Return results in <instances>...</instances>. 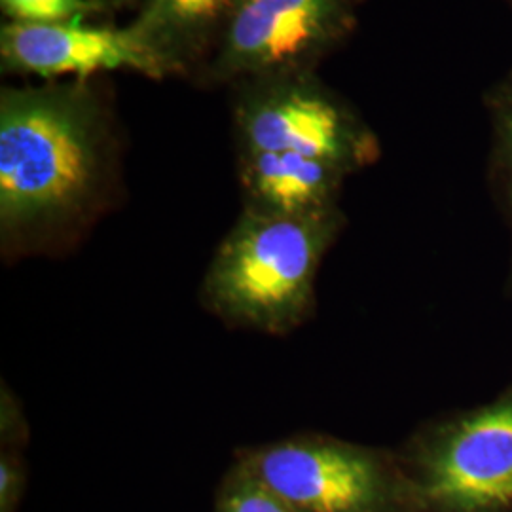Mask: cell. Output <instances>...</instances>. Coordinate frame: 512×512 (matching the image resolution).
I'll use <instances>...</instances> for the list:
<instances>
[{
  "label": "cell",
  "instance_id": "6da1fadb",
  "mask_svg": "<svg viewBox=\"0 0 512 512\" xmlns=\"http://www.w3.org/2000/svg\"><path fill=\"white\" fill-rule=\"evenodd\" d=\"M116 147L97 93L78 80L0 95L4 260L69 249L110 200Z\"/></svg>",
  "mask_w": 512,
  "mask_h": 512
},
{
  "label": "cell",
  "instance_id": "7a4b0ae2",
  "mask_svg": "<svg viewBox=\"0 0 512 512\" xmlns=\"http://www.w3.org/2000/svg\"><path fill=\"white\" fill-rule=\"evenodd\" d=\"M340 226L338 209L310 217L243 209L203 275V310L232 329H298L313 311L317 270Z\"/></svg>",
  "mask_w": 512,
  "mask_h": 512
},
{
  "label": "cell",
  "instance_id": "3957f363",
  "mask_svg": "<svg viewBox=\"0 0 512 512\" xmlns=\"http://www.w3.org/2000/svg\"><path fill=\"white\" fill-rule=\"evenodd\" d=\"M238 152H289L353 171L378 143L357 110L310 74L245 84L236 107Z\"/></svg>",
  "mask_w": 512,
  "mask_h": 512
},
{
  "label": "cell",
  "instance_id": "277c9868",
  "mask_svg": "<svg viewBox=\"0 0 512 512\" xmlns=\"http://www.w3.org/2000/svg\"><path fill=\"white\" fill-rule=\"evenodd\" d=\"M236 461L294 512H389L403 495L414 499L378 456L321 435L243 448Z\"/></svg>",
  "mask_w": 512,
  "mask_h": 512
},
{
  "label": "cell",
  "instance_id": "5b68a950",
  "mask_svg": "<svg viewBox=\"0 0 512 512\" xmlns=\"http://www.w3.org/2000/svg\"><path fill=\"white\" fill-rule=\"evenodd\" d=\"M363 0H241L213 55L219 80L310 74L355 31Z\"/></svg>",
  "mask_w": 512,
  "mask_h": 512
},
{
  "label": "cell",
  "instance_id": "8992f818",
  "mask_svg": "<svg viewBox=\"0 0 512 512\" xmlns=\"http://www.w3.org/2000/svg\"><path fill=\"white\" fill-rule=\"evenodd\" d=\"M410 490L416 505L446 512L495 511L512 503V403L459 421L429 446Z\"/></svg>",
  "mask_w": 512,
  "mask_h": 512
},
{
  "label": "cell",
  "instance_id": "52a82bcc",
  "mask_svg": "<svg viewBox=\"0 0 512 512\" xmlns=\"http://www.w3.org/2000/svg\"><path fill=\"white\" fill-rule=\"evenodd\" d=\"M2 69L55 78L73 74L86 80L95 73L129 69L164 78V61L131 27H93L82 21L29 25L8 21L0 31Z\"/></svg>",
  "mask_w": 512,
  "mask_h": 512
},
{
  "label": "cell",
  "instance_id": "ba28073f",
  "mask_svg": "<svg viewBox=\"0 0 512 512\" xmlns=\"http://www.w3.org/2000/svg\"><path fill=\"white\" fill-rule=\"evenodd\" d=\"M348 171L289 152H238V177L245 209L310 217L336 207Z\"/></svg>",
  "mask_w": 512,
  "mask_h": 512
},
{
  "label": "cell",
  "instance_id": "9c48e42d",
  "mask_svg": "<svg viewBox=\"0 0 512 512\" xmlns=\"http://www.w3.org/2000/svg\"><path fill=\"white\" fill-rule=\"evenodd\" d=\"M241 0H143L129 25L165 63L181 73L207 48L219 44Z\"/></svg>",
  "mask_w": 512,
  "mask_h": 512
},
{
  "label": "cell",
  "instance_id": "30bf717a",
  "mask_svg": "<svg viewBox=\"0 0 512 512\" xmlns=\"http://www.w3.org/2000/svg\"><path fill=\"white\" fill-rule=\"evenodd\" d=\"M215 512L294 511L249 469H245L239 461H234L217 490Z\"/></svg>",
  "mask_w": 512,
  "mask_h": 512
},
{
  "label": "cell",
  "instance_id": "8fae6325",
  "mask_svg": "<svg viewBox=\"0 0 512 512\" xmlns=\"http://www.w3.org/2000/svg\"><path fill=\"white\" fill-rule=\"evenodd\" d=\"M494 126L495 150L512 211V69L484 97Z\"/></svg>",
  "mask_w": 512,
  "mask_h": 512
},
{
  "label": "cell",
  "instance_id": "7c38bea8",
  "mask_svg": "<svg viewBox=\"0 0 512 512\" xmlns=\"http://www.w3.org/2000/svg\"><path fill=\"white\" fill-rule=\"evenodd\" d=\"M0 6L10 21L29 25L82 21L101 10L93 0H0Z\"/></svg>",
  "mask_w": 512,
  "mask_h": 512
},
{
  "label": "cell",
  "instance_id": "4fadbf2b",
  "mask_svg": "<svg viewBox=\"0 0 512 512\" xmlns=\"http://www.w3.org/2000/svg\"><path fill=\"white\" fill-rule=\"evenodd\" d=\"M27 469L16 450L0 454V512H16L25 494Z\"/></svg>",
  "mask_w": 512,
  "mask_h": 512
},
{
  "label": "cell",
  "instance_id": "5bb4252c",
  "mask_svg": "<svg viewBox=\"0 0 512 512\" xmlns=\"http://www.w3.org/2000/svg\"><path fill=\"white\" fill-rule=\"evenodd\" d=\"M2 446L8 444V448L16 450L23 440H25V421L21 416L18 403L14 399V395H6V387H2Z\"/></svg>",
  "mask_w": 512,
  "mask_h": 512
},
{
  "label": "cell",
  "instance_id": "9a60e30c",
  "mask_svg": "<svg viewBox=\"0 0 512 512\" xmlns=\"http://www.w3.org/2000/svg\"><path fill=\"white\" fill-rule=\"evenodd\" d=\"M503 2H507V4H509V6H512V0H503Z\"/></svg>",
  "mask_w": 512,
  "mask_h": 512
}]
</instances>
